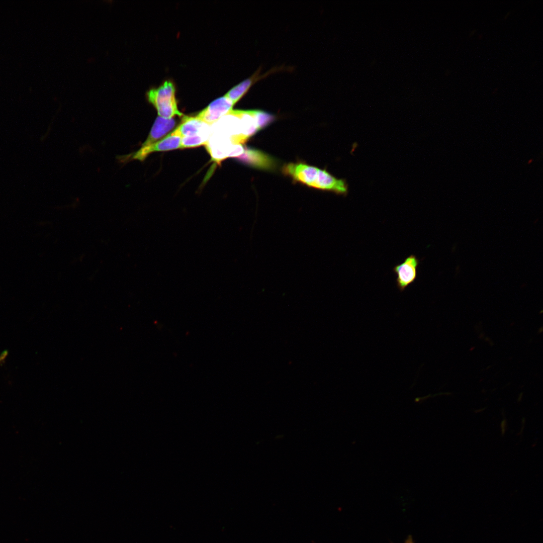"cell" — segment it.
Listing matches in <instances>:
<instances>
[{
    "mask_svg": "<svg viewBox=\"0 0 543 543\" xmlns=\"http://www.w3.org/2000/svg\"><path fill=\"white\" fill-rule=\"evenodd\" d=\"M234 105L232 102L224 96L213 101L196 117L212 125L229 113Z\"/></svg>",
    "mask_w": 543,
    "mask_h": 543,
    "instance_id": "obj_4",
    "label": "cell"
},
{
    "mask_svg": "<svg viewBox=\"0 0 543 543\" xmlns=\"http://www.w3.org/2000/svg\"><path fill=\"white\" fill-rule=\"evenodd\" d=\"M252 112L256 122L258 131L267 126L275 119L273 115L262 111L252 110Z\"/></svg>",
    "mask_w": 543,
    "mask_h": 543,
    "instance_id": "obj_11",
    "label": "cell"
},
{
    "mask_svg": "<svg viewBox=\"0 0 543 543\" xmlns=\"http://www.w3.org/2000/svg\"><path fill=\"white\" fill-rule=\"evenodd\" d=\"M8 351L7 350L3 351L0 354V365H2L5 363V359L8 355Z\"/></svg>",
    "mask_w": 543,
    "mask_h": 543,
    "instance_id": "obj_12",
    "label": "cell"
},
{
    "mask_svg": "<svg viewBox=\"0 0 543 543\" xmlns=\"http://www.w3.org/2000/svg\"><path fill=\"white\" fill-rule=\"evenodd\" d=\"M405 543H414L412 537L409 536L406 540Z\"/></svg>",
    "mask_w": 543,
    "mask_h": 543,
    "instance_id": "obj_13",
    "label": "cell"
},
{
    "mask_svg": "<svg viewBox=\"0 0 543 543\" xmlns=\"http://www.w3.org/2000/svg\"><path fill=\"white\" fill-rule=\"evenodd\" d=\"M211 126L196 117H184L180 124L172 132L181 138L210 136Z\"/></svg>",
    "mask_w": 543,
    "mask_h": 543,
    "instance_id": "obj_5",
    "label": "cell"
},
{
    "mask_svg": "<svg viewBox=\"0 0 543 543\" xmlns=\"http://www.w3.org/2000/svg\"><path fill=\"white\" fill-rule=\"evenodd\" d=\"M260 78L256 75L246 79L230 89L225 96L235 105L247 92L254 81Z\"/></svg>",
    "mask_w": 543,
    "mask_h": 543,
    "instance_id": "obj_10",
    "label": "cell"
},
{
    "mask_svg": "<svg viewBox=\"0 0 543 543\" xmlns=\"http://www.w3.org/2000/svg\"><path fill=\"white\" fill-rule=\"evenodd\" d=\"M312 187L344 196L348 193V185L346 181L337 178L325 169L319 170L317 178Z\"/></svg>",
    "mask_w": 543,
    "mask_h": 543,
    "instance_id": "obj_7",
    "label": "cell"
},
{
    "mask_svg": "<svg viewBox=\"0 0 543 543\" xmlns=\"http://www.w3.org/2000/svg\"><path fill=\"white\" fill-rule=\"evenodd\" d=\"M238 158L240 161L259 169H273L277 165L274 158L255 149H245L243 153Z\"/></svg>",
    "mask_w": 543,
    "mask_h": 543,
    "instance_id": "obj_8",
    "label": "cell"
},
{
    "mask_svg": "<svg viewBox=\"0 0 543 543\" xmlns=\"http://www.w3.org/2000/svg\"><path fill=\"white\" fill-rule=\"evenodd\" d=\"M182 138L173 132L165 137L150 145L141 147L137 151L129 154L121 156L119 160L121 162H128L133 159L144 160L151 153L155 151H168L181 148Z\"/></svg>",
    "mask_w": 543,
    "mask_h": 543,
    "instance_id": "obj_2",
    "label": "cell"
},
{
    "mask_svg": "<svg viewBox=\"0 0 543 543\" xmlns=\"http://www.w3.org/2000/svg\"><path fill=\"white\" fill-rule=\"evenodd\" d=\"M173 118H165L158 116L155 120L149 135L142 147L150 145L157 141L170 131L175 126Z\"/></svg>",
    "mask_w": 543,
    "mask_h": 543,
    "instance_id": "obj_9",
    "label": "cell"
},
{
    "mask_svg": "<svg viewBox=\"0 0 543 543\" xmlns=\"http://www.w3.org/2000/svg\"><path fill=\"white\" fill-rule=\"evenodd\" d=\"M419 264V260L416 256L411 254L402 263L393 267V270L396 275V285L400 292L404 291L416 280Z\"/></svg>",
    "mask_w": 543,
    "mask_h": 543,
    "instance_id": "obj_3",
    "label": "cell"
},
{
    "mask_svg": "<svg viewBox=\"0 0 543 543\" xmlns=\"http://www.w3.org/2000/svg\"><path fill=\"white\" fill-rule=\"evenodd\" d=\"M320 169L303 163H289L286 165L284 172L295 180L312 187L315 182Z\"/></svg>",
    "mask_w": 543,
    "mask_h": 543,
    "instance_id": "obj_6",
    "label": "cell"
},
{
    "mask_svg": "<svg viewBox=\"0 0 543 543\" xmlns=\"http://www.w3.org/2000/svg\"><path fill=\"white\" fill-rule=\"evenodd\" d=\"M147 96L148 101L156 108L159 116L171 118L176 115H183L177 108L175 87L171 81L166 80L159 87L150 89Z\"/></svg>",
    "mask_w": 543,
    "mask_h": 543,
    "instance_id": "obj_1",
    "label": "cell"
}]
</instances>
